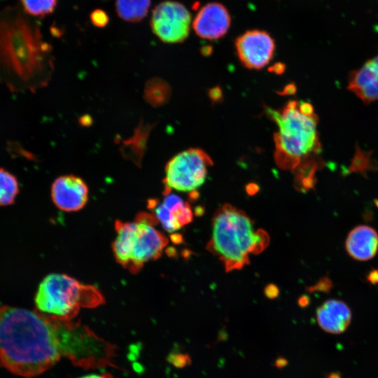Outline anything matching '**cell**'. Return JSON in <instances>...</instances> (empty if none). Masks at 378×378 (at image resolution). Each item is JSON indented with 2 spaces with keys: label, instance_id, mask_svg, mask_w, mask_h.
I'll return each mask as SVG.
<instances>
[{
  "label": "cell",
  "instance_id": "obj_1",
  "mask_svg": "<svg viewBox=\"0 0 378 378\" xmlns=\"http://www.w3.org/2000/svg\"><path fill=\"white\" fill-rule=\"evenodd\" d=\"M62 318L0 306V367L24 377L37 376L62 357Z\"/></svg>",
  "mask_w": 378,
  "mask_h": 378
},
{
  "label": "cell",
  "instance_id": "obj_2",
  "mask_svg": "<svg viewBox=\"0 0 378 378\" xmlns=\"http://www.w3.org/2000/svg\"><path fill=\"white\" fill-rule=\"evenodd\" d=\"M49 49L38 27L19 10H0V83L10 92L34 90L46 83Z\"/></svg>",
  "mask_w": 378,
  "mask_h": 378
},
{
  "label": "cell",
  "instance_id": "obj_3",
  "mask_svg": "<svg viewBox=\"0 0 378 378\" xmlns=\"http://www.w3.org/2000/svg\"><path fill=\"white\" fill-rule=\"evenodd\" d=\"M267 234L255 230L241 210L224 204L216 213L206 248L223 262L225 270H240L249 263V254L262 252L269 244Z\"/></svg>",
  "mask_w": 378,
  "mask_h": 378
},
{
  "label": "cell",
  "instance_id": "obj_4",
  "mask_svg": "<svg viewBox=\"0 0 378 378\" xmlns=\"http://www.w3.org/2000/svg\"><path fill=\"white\" fill-rule=\"evenodd\" d=\"M278 130L274 136V158L284 169H294L300 162L321 150L316 114L307 115L299 108V102H288L282 108H267Z\"/></svg>",
  "mask_w": 378,
  "mask_h": 378
},
{
  "label": "cell",
  "instance_id": "obj_5",
  "mask_svg": "<svg viewBox=\"0 0 378 378\" xmlns=\"http://www.w3.org/2000/svg\"><path fill=\"white\" fill-rule=\"evenodd\" d=\"M153 214L140 212L133 221L116 220L112 244L115 260L132 273L139 272L150 260L159 258L168 244L157 228Z\"/></svg>",
  "mask_w": 378,
  "mask_h": 378
},
{
  "label": "cell",
  "instance_id": "obj_6",
  "mask_svg": "<svg viewBox=\"0 0 378 378\" xmlns=\"http://www.w3.org/2000/svg\"><path fill=\"white\" fill-rule=\"evenodd\" d=\"M100 291L65 274L52 273L38 286L35 296L36 308L43 314L72 320L82 307L92 308L104 303Z\"/></svg>",
  "mask_w": 378,
  "mask_h": 378
},
{
  "label": "cell",
  "instance_id": "obj_7",
  "mask_svg": "<svg viewBox=\"0 0 378 378\" xmlns=\"http://www.w3.org/2000/svg\"><path fill=\"white\" fill-rule=\"evenodd\" d=\"M60 343L62 357L82 368L104 366L110 363L114 355L113 346L72 320H62Z\"/></svg>",
  "mask_w": 378,
  "mask_h": 378
},
{
  "label": "cell",
  "instance_id": "obj_8",
  "mask_svg": "<svg viewBox=\"0 0 378 378\" xmlns=\"http://www.w3.org/2000/svg\"><path fill=\"white\" fill-rule=\"evenodd\" d=\"M210 156L200 148H189L174 155L165 166L164 194L171 190L185 192L197 191L205 181Z\"/></svg>",
  "mask_w": 378,
  "mask_h": 378
},
{
  "label": "cell",
  "instance_id": "obj_9",
  "mask_svg": "<svg viewBox=\"0 0 378 378\" xmlns=\"http://www.w3.org/2000/svg\"><path fill=\"white\" fill-rule=\"evenodd\" d=\"M191 14L181 4L165 1L153 11L150 24L154 34L163 42L183 41L190 32Z\"/></svg>",
  "mask_w": 378,
  "mask_h": 378
},
{
  "label": "cell",
  "instance_id": "obj_10",
  "mask_svg": "<svg viewBox=\"0 0 378 378\" xmlns=\"http://www.w3.org/2000/svg\"><path fill=\"white\" fill-rule=\"evenodd\" d=\"M235 48L239 60L246 67L260 69L273 57L275 42L266 31L251 29L237 38Z\"/></svg>",
  "mask_w": 378,
  "mask_h": 378
},
{
  "label": "cell",
  "instance_id": "obj_11",
  "mask_svg": "<svg viewBox=\"0 0 378 378\" xmlns=\"http://www.w3.org/2000/svg\"><path fill=\"white\" fill-rule=\"evenodd\" d=\"M86 183L77 176L64 175L57 178L51 186V198L60 210L71 212L83 209L88 200Z\"/></svg>",
  "mask_w": 378,
  "mask_h": 378
},
{
  "label": "cell",
  "instance_id": "obj_12",
  "mask_svg": "<svg viewBox=\"0 0 378 378\" xmlns=\"http://www.w3.org/2000/svg\"><path fill=\"white\" fill-rule=\"evenodd\" d=\"M231 24V16L227 8L218 2L203 6L192 21V28L202 38L216 40L224 36Z\"/></svg>",
  "mask_w": 378,
  "mask_h": 378
},
{
  "label": "cell",
  "instance_id": "obj_13",
  "mask_svg": "<svg viewBox=\"0 0 378 378\" xmlns=\"http://www.w3.org/2000/svg\"><path fill=\"white\" fill-rule=\"evenodd\" d=\"M347 88L366 104L378 99V56L350 72Z\"/></svg>",
  "mask_w": 378,
  "mask_h": 378
},
{
  "label": "cell",
  "instance_id": "obj_14",
  "mask_svg": "<svg viewBox=\"0 0 378 378\" xmlns=\"http://www.w3.org/2000/svg\"><path fill=\"white\" fill-rule=\"evenodd\" d=\"M316 320L326 332L340 334L350 325L351 311L343 301L329 300L317 309Z\"/></svg>",
  "mask_w": 378,
  "mask_h": 378
},
{
  "label": "cell",
  "instance_id": "obj_15",
  "mask_svg": "<svg viewBox=\"0 0 378 378\" xmlns=\"http://www.w3.org/2000/svg\"><path fill=\"white\" fill-rule=\"evenodd\" d=\"M345 248L349 255L355 260H370L378 251V234L370 226H356L349 233Z\"/></svg>",
  "mask_w": 378,
  "mask_h": 378
},
{
  "label": "cell",
  "instance_id": "obj_16",
  "mask_svg": "<svg viewBox=\"0 0 378 378\" xmlns=\"http://www.w3.org/2000/svg\"><path fill=\"white\" fill-rule=\"evenodd\" d=\"M150 4V0H116L115 8L122 20L138 22L146 15Z\"/></svg>",
  "mask_w": 378,
  "mask_h": 378
},
{
  "label": "cell",
  "instance_id": "obj_17",
  "mask_svg": "<svg viewBox=\"0 0 378 378\" xmlns=\"http://www.w3.org/2000/svg\"><path fill=\"white\" fill-rule=\"evenodd\" d=\"M170 94V86L161 78H153L145 85L144 98L153 106L164 104L169 100Z\"/></svg>",
  "mask_w": 378,
  "mask_h": 378
},
{
  "label": "cell",
  "instance_id": "obj_18",
  "mask_svg": "<svg viewBox=\"0 0 378 378\" xmlns=\"http://www.w3.org/2000/svg\"><path fill=\"white\" fill-rule=\"evenodd\" d=\"M19 192L16 177L4 168H0V206L14 203Z\"/></svg>",
  "mask_w": 378,
  "mask_h": 378
},
{
  "label": "cell",
  "instance_id": "obj_19",
  "mask_svg": "<svg viewBox=\"0 0 378 378\" xmlns=\"http://www.w3.org/2000/svg\"><path fill=\"white\" fill-rule=\"evenodd\" d=\"M148 207L153 211V215L167 232H174L181 228L176 223L171 210L162 202L149 200Z\"/></svg>",
  "mask_w": 378,
  "mask_h": 378
},
{
  "label": "cell",
  "instance_id": "obj_20",
  "mask_svg": "<svg viewBox=\"0 0 378 378\" xmlns=\"http://www.w3.org/2000/svg\"><path fill=\"white\" fill-rule=\"evenodd\" d=\"M25 12L34 16H44L51 13L57 0H20Z\"/></svg>",
  "mask_w": 378,
  "mask_h": 378
},
{
  "label": "cell",
  "instance_id": "obj_21",
  "mask_svg": "<svg viewBox=\"0 0 378 378\" xmlns=\"http://www.w3.org/2000/svg\"><path fill=\"white\" fill-rule=\"evenodd\" d=\"M367 157L363 154H356L353 160L351 169L355 172H363L368 169Z\"/></svg>",
  "mask_w": 378,
  "mask_h": 378
},
{
  "label": "cell",
  "instance_id": "obj_22",
  "mask_svg": "<svg viewBox=\"0 0 378 378\" xmlns=\"http://www.w3.org/2000/svg\"><path fill=\"white\" fill-rule=\"evenodd\" d=\"M92 23L97 27H104L108 22V17L102 10H95L90 15Z\"/></svg>",
  "mask_w": 378,
  "mask_h": 378
},
{
  "label": "cell",
  "instance_id": "obj_23",
  "mask_svg": "<svg viewBox=\"0 0 378 378\" xmlns=\"http://www.w3.org/2000/svg\"><path fill=\"white\" fill-rule=\"evenodd\" d=\"M171 361L176 367L183 368L190 364L191 360L188 354H178L172 355Z\"/></svg>",
  "mask_w": 378,
  "mask_h": 378
},
{
  "label": "cell",
  "instance_id": "obj_24",
  "mask_svg": "<svg viewBox=\"0 0 378 378\" xmlns=\"http://www.w3.org/2000/svg\"><path fill=\"white\" fill-rule=\"evenodd\" d=\"M332 286L331 281L328 277L321 279L316 284L312 286L309 290L310 291L319 290L322 292L329 291Z\"/></svg>",
  "mask_w": 378,
  "mask_h": 378
},
{
  "label": "cell",
  "instance_id": "obj_25",
  "mask_svg": "<svg viewBox=\"0 0 378 378\" xmlns=\"http://www.w3.org/2000/svg\"><path fill=\"white\" fill-rule=\"evenodd\" d=\"M264 292L267 298L274 299L279 295V290L276 285L270 284L265 287Z\"/></svg>",
  "mask_w": 378,
  "mask_h": 378
},
{
  "label": "cell",
  "instance_id": "obj_26",
  "mask_svg": "<svg viewBox=\"0 0 378 378\" xmlns=\"http://www.w3.org/2000/svg\"><path fill=\"white\" fill-rule=\"evenodd\" d=\"M299 108L304 115H311L314 114V108L309 103L299 102Z\"/></svg>",
  "mask_w": 378,
  "mask_h": 378
},
{
  "label": "cell",
  "instance_id": "obj_27",
  "mask_svg": "<svg viewBox=\"0 0 378 378\" xmlns=\"http://www.w3.org/2000/svg\"><path fill=\"white\" fill-rule=\"evenodd\" d=\"M367 280L372 284H378V270H372L368 276Z\"/></svg>",
  "mask_w": 378,
  "mask_h": 378
},
{
  "label": "cell",
  "instance_id": "obj_28",
  "mask_svg": "<svg viewBox=\"0 0 378 378\" xmlns=\"http://www.w3.org/2000/svg\"><path fill=\"white\" fill-rule=\"evenodd\" d=\"M288 365V360L283 357L278 358L274 363L275 367L277 368H282Z\"/></svg>",
  "mask_w": 378,
  "mask_h": 378
},
{
  "label": "cell",
  "instance_id": "obj_29",
  "mask_svg": "<svg viewBox=\"0 0 378 378\" xmlns=\"http://www.w3.org/2000/svg\"><path fill=\"white\" fill-rule=\"evenodd\" d=\"M309 303V298L307 295H302L298 300V304L302 307L307 306Z\"/></svg>",
  "mask_w": 378,
  "mask_h": 378
},
{
  "label": "cell",
  "instance_id": "obj_30",
  "mask_svg": "<svg viewBox=\"0 0 378 378\" xmlns=\"http://www.w3.org/2000/svg\"><path fill=\"white\" fill-rule=\"evenodd\" d=\"M80 378H113L110 374H89L83 376Z\"/></svg>",
  "mask_w": 378,
  "mask_h": 378
},
{
  "label": "cell",
  "instance_id": "obj_31",
  "mask_svg": "<svg viewBox=\"0 0 378 378\" xmlns=\"http://www.w3.org/2000/svg\"><path fill=\"white\" fill-rule=\"evenodd\" d=\"M246 189L248 194L252 195L257 192V190H258V188L255 184H250L246 188Z\"/></svg>",
  "mask_w": 378,
  "mask_h": 378
},
{
  "label": "cell",
  "instance_id": "obj_32",
  "mask_svg": "<svg viewBox=\"0 0 378 378\" xmlns=\"http://www.w3.org/2000/svg\"><path fill=\"white\" fill-rule=\"evenodd\" d=\"M220 90L219 89L215 88L211 91V97L213 99H218L220 97Z\"/></svg>",
  "mask_w": 378,
  "mask_h": 378
}]
</instances>
